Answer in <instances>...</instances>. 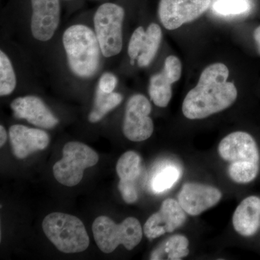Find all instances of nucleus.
Instances as JSON below:
<instances>
[{
	"mask_svg": "<svg viewBox=\"0 0 260 260\" xmlns=\"http://www.w3.org/2000/svg\"><path fill=\"white\" fill-rule=\"evenodd\" d=\"M253 37H254V42L256 43L258 53L260 55V25L254 29V32H253Z\"/></svg>",
	"mask_w": 260,
	"mask_h": 260,
	"instance_id": "a878e982",
	"label": "nucleus"
},
{
	"mask_svg": "<svg viewBox=\"0 0 260 260\" xmlns=\"http://www.w3.org/2000/svg\"><path fill=\"white\" fill-rule=\"evenodd\" d=\"M9 138L13 153L20 159L25 158L38 150H44L50 142L49 134L44 129L20 124L10 126Z\"/></svg>",
	"mask_w": 260,
	"mask_h": 260,
	"instance_id": "dca6fc26",
	"label": "nucleus"
},
{
	"mask_svg": "<svg viewBox=\"0 0 260 260\" xmlns=\"http://www.w3.org/2000/svg\"><path fill=\"white\" fill-rule=\"evenodd\" d=\"M186 212L179 201L167 199L162 202L160 210L147 220L143 227L145 237L156 239L166 233H172L185 222Z\"/></svg>",
	"mask_w": 260,
	"mask_h": 260,
	"instance_id": "ddd939ff",
	"label": "nucleus"
},
{
	"mask_svg": "<svg viewBox=\"0 0 260 260\" xmlns=\"http://www.w3.org/2000/svg\"><path fill=\"white\" fill-rule=\"evenodd\" d=\"M162 39V29L158 23L151 22L146 25L141 52L137 60V68L144 69L151 65L158 54Z\"/></svg>",
	"mask_w": 260,
	"mask_h": 260,
	"instance_id": "6ab92c4d",
	"label": "nucleus"
},
{
	"mask_svg": "<svg viewBox=\"0 0 260 260\" xmlns=\"http://www.w3.org/2000/svg\"><path fill=\"white\" fill-rule=\"evenodd\" d=\"M212 0H160L158 18L168 30L180 28L199 18L211 5Z\"/></svg>",
	"mask_w": 260,
	"mask_h": 260,
	"instance_id": "9d476101",
	"label": "nucleus"
},
{
	"mask_svg": "<svg viewBox=\"0 0 260 260\" xmlns=\"http://www.w3.org/2000/svg\"><path fill=\"white\" fill-rule=\"evenodd\" d=\"M218 153L233 167H249L259 169V152L255 140L245 132L231 133L218 146Z\"/></svg>",
	"mask_w": 260,
	"mask_h": 260,
	"instance_id": "9b49d317",
	"label": "nucleus"
},
{
	"mask_svg": "<svg viewBox=\"0 0 260 260\" xmlns=\"http://www.w3.org/2000/svg\"><path fill=\"white\" fill-rule=\"evenodd\" d=\"M43 231L58 250L66 254L82 252L90 244L81 220L69 214L52 213L43 220Z\"/></svg>",
	"mask_w": 260,
	"mask_h": 260,
	"instance_id": "39448f33",
	"label": "nucleus"
},
{
	"mask_svg": "<svg viewBox=\"0 0 260 260\" xmlns=\"http://www.w3.org/2000/svg\"><path fill=\"white\" fill-rule=\"evenodd\" d=\"M181 174L180 168L174 164L162 166L152 177L150 186L155 193H161L172 188Z\"/></svg>",
	"mask_w": 260,
	"mask_h": 260,
	"instance_id": "412c9836",
	"label": "nucleus"
},
{
	"mask_svg": "<svg viewBox=\"0 0 260 260\" xmlns=\"http://www.w3.org/2000/svg\"><path fill=\"white\" fill-rule=\"evenodd\" d=\"M8 138V132L6 128L3 124L0 125V146L3 147L7 142Z\"/></svg>",
	"mask_w": 260,
	"mask_h": 260,
	"instance_id": "393cba45",
	"label": "nucleus"
},
{
	"mask_svg": "<svg viewBox=\"0 0 260 260\" xmlns=\"http://www.w3.org/2000/svg\"><path fill=\"white\" fill-rule=\"evenodd\" d=\"M120 84L118 73L111 68H107L101 73L95 83V88L105 93H112L119 88Z\"/></svg>",
	"mask_w": 260,
	"mask_h": 260,
	"instance_id": "b1692460",
	"label": "nucleus"
},
{
	"mask_svg": "<svg viewBox=\"0 0 260 260\" xmlns=\"http://www.w3.org/2000/svg\"><path fill=\"white\" fill-rule=\"evenodd\" d=\"M188 246H189V241L184 236H172L164 241L152 252L150 259L152 260L183 259L189 254Z\"/></svg>",
	"mask_w": 260,
	"mask_h": 260,
	"instance_id": "aec40b11",
	"label": "nucleus"
},
{
	"mask_svg": "<svg viewBox=\"0 0 260 260\" xmlns=\"http://www.w3.org/2000/svg\"><path fill=\"white\" fill-rule=\"evenodd\" d=\"M10 107L15 119H23L41 129H54L60 122L59 118L39 94L18 95L10 102Z\"/></svg>",
	"mask_w": 260,
	"mask_h": 260,
	"instance_id": "1a4fd4ad",
	"label": "nucleus"
},
{
	"mask_svg": "<svg viewBox=\"0 0 260 260\" xmlns=\"http://www.w3.org/2000/svg\"><path fill=\"white\" fill-rule=\"evenodd\" d=\"M233 225L243 237L254 235L260 226V198L249 196L237 207L233 215Z\"/></svg>",
	"mask_w": 260,
	"mask_h": 260,
	"instance_id": "f3484780",
	"label": "nucleus"
},
{
	"mask_svg": "<svg viewBox=\"0 0 260 260\" xmlns=\"http://www.w3.org/2000/svg\"><path fill=\"white\" fill-rule=\"evenodd\" d=\"M146 32V26L144 25H139L132 32L131 35L126 41L125 48V58L129 67H136L137 60L141 52Z\"/></svg>",
	"mask_w": 260,
	"mask_h": 260,
	"instance_id": "4be33fe9",
	"label": "nucleus"
},
{
	"mask_svg": "<svg viewBox=\"0 0 260 260\" xmlns=\"http://www.w3.org/2000/svg\"><path fill=\"white\" fill-rule=\"evenodd\" d=\"M62 154V158L53 167V174L58 182L67 186L79 184L85 169L96 165L99 160L95 150L80 142L66 143Z\"/></svg>",
	"mask_w": 260,
	"mask_h": 260,
	"instance_id": "0eeeda50",
	"label": "nucleus"
},
{
	"mask_svg": "<svg viewBox=\"0 0 260 260\" xmlns=\"http://www.w3.org/2000/svg\"><path fill=\"white\" fill-rule=\"evenodd\" d=\"M249 0H216L213 4V10L216 14L237 15L243 14L250 9Z\"/></svg>",
	"mask_w": 260,
	"mask_h": 260,
	"instance_id": "5701e85b",
	"label": "nucleus"
},
{
	"mask_svg": "<svg viewBox=\"0 0 260 260\" xmlns=\"http://www.w3.org/2000/svg\"><path fill=\"white\" fill-rule=\"evenodd\" d=\"M92 96L93 104L88 115V120L91 124H97L102 121L124 100V95L119 89L112 93H105L94 87Z\"/></svg>",
	"mask_w": 260,
	"mask_h": 260,
	"instance_id": "a211bd4d",
	"label": "nucleus"
},
{
	"mask_svg": "<svg viewBox=\"0 0 260 260\" xmlns=\"http://www.w3.org/2000/svg\"><path fill=\"white\" fill-rule=\"evenodd\" d=\"M0 96L32 90L41 84L37 63L15 39L1 32L0 39Z\"/></svg>",
	"mask_w": 260,
	"mask_h": 260,
	"instance_id": "20e7f679",
	"label": "nucleus"
},
{
	"mask_svg": "<svg viewBox=\"0 0 260 260\" xmlns=\"http://www.w3.org/2000/svg\"><path fill=\"white\" fill-rule=\"evenodd\" d=\"M143 171L141 158L136 152H126L118 160V186L123 200L127 204H133L138 199V187Z\"/></svg>",
	"mask_w": 260,
	"mask_h": 260,
	"instance_id": "2eb2a0df",
	"label": "nucleus"
},
{
	"mask_svg": "<svg viewBox=\"0 0 260 260\" xmlns=\"http://www.w3.org/2000/svg\"><path fill=\"white\" fill-rule=\"evenodd\" d=\"M92 230L97 246L106 254L113 252L120 244L127 250H133L143 238L141 224L133 217L116 224L109 217L102 215L94 220Z\"/></svg>",
	"mask_w": 260,
	"mask_h": 260,
	"instance_id": "423d86ee",
	"label": "nucleus"
},
{
	"mask_svg": "<svg viewBox=\"0 0 260 260\" xmlns=\"http://www.w3.org/2000/svg\"><path fill=\"white\" fill-rule=\"evenodd\" d=\"M107 64L94 31L91 13L62 25L44 70L51 84L72 93L92 94Z\"/></svg>",
	"mask_w": 260,
	"mask_h": 260,
	"instance_id": "f257e3e1",
	"label": "nucleus"
},
{
	"mask_svg": "<svg viewBox=\"0 0 260 260\" xmlns=\"http://www.w3.org/2000/svg\"><path fill=\"white\" fill-rule=\"evenodd\" d=\"M222 198L218 188L198 183H186L178 197V201L186 213L196 216L218 204Z\"/></svg>",
	"mask_w": 260,
	"mask_h": 260,
	"instance_id": "4468645a",
	"label": "nucleus"
},
{
	"mask_svg": "<svg viewBox=\"0 0 260 260\" xmlns=\"http://www.w3.org/2000/svg\"><path fill=\"white\" fill-rule=\"evenodd\" d=\"M182 73V64L177 56H168L162 70L154 73L149 80L148 94L156 107L165 108L172 98V85L179 81Z\"/></svg>",
	"mask_w": 260,
	"mask_h": 260,
	"instance_id": "f8f14e48",
	"label": "nucleus"
},
{
	"mask_svg": "<svg viewBox=\"0 0 260 260\" xmlns=\"http://www.w3.org/2000/svg\"><path fill=\"white\" fill-rule=\"evenodd\" d=\"M62 3H68L70 5H71V10L72 11L75 10L77 8L76 5L79 4L80 3V0H61Z\"/></svg>",
	"mask_w": 260,
	"mask_h": 260,
	"instance_id": "bb28decb",
	"label": "nucleus"
},
{
	"mask_svg": "<svg viewBox=\"0 0 260 260\" xmlns=\"http://www.w3.org/2000/svg\"><path fill=\"white\" fill-rule=\"evenodd\" d=\"M151 111V103L143 94H133L128 99L122 121L125 138L130 141L142 142L151 137L154 131Z\"/></svg>",
	"mask_w": 260,
	"mask_h": 260,
	"instance_id": "6e6552de",
	"label": "nucleus"
},
{
	"mask_svg": "<svg viewBox=\"0 0 260 260\" xmlns=\"http://www.w3.org/2000/svg\"><path fill=\"white\" fill-rule=\"evenodd\" d=\"M229 68L217 62L205 68L194 88L186 94L182 113L187 119H203L228 109L237 100V87L229 79Z\"/></svg>",
	"mask_w": 260,
	"mask_h": 260,
	"instance_id": "7ed1b4c3",
	"label": "nucleus"
},
{
	"mask_svg": "<svg viewBox=\"0 0 260 260\" xmlns=\"http://www.w3.org/2000/svg\"><path fill=\"white\" fill-rule=\"evenodd\" d=\"M1 22L8 34L44 69L61 27V0H15Z\"/></svg>",
	"mask_w": 260,
	"mask_h": 260,
	"instance_id": "f03ea898",
	"label": "nucleus"
}]
</instances>
